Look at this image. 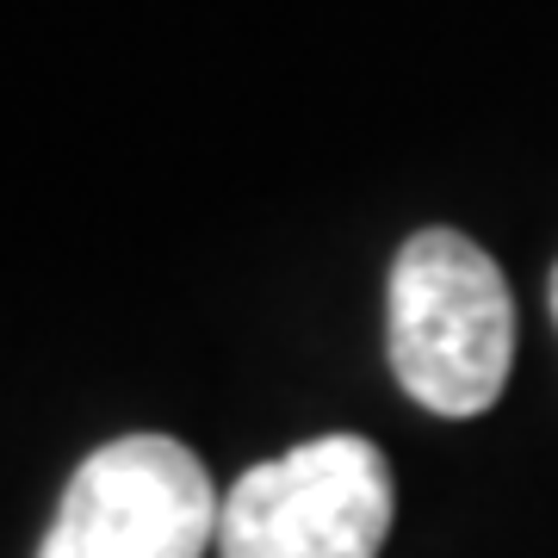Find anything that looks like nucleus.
I'll return each mask as SVG.
<instances>
[{"instance_id":"3","label":"nucleus","mask_w":558,"mask_h":558,"mask_svg":"<svg viewBox=\"0 0 558 558\" xmlns=\"http://www.w3.org/2000/svg\"><path fill=\"white\" fill-rule=\"evenodd\" d=\"M218 527L223 497L193 447L124 435L75 465L38 558H205Z\"/></svg>"},{"instance_id":"4","label":"nucleus","mask_w":558,"mask_h":558,"mask_svg":"<svg viewBox=\"0 0 558 558\" xmlns=\"http://www.w3.org/2000/svg\"><path fill=\"white\" fill-rule=\"evenodd\" d=\"M553 317H558V267H553Z\"/></svg>"},{"instance_id":"1","label":"nucleus","mask_w":558,"mask_h":558,"mask_svg":"<svg viewBox=\"0 0 558 558\" xmlns=\"http://www.w3.org/2000/svg\"><path fill=\"white\" fill-rule=\"evenodd\" d=\"M515 366L509 279L472 236L416 230L391 260V373L435 416H478Z\"/></svg>"},{"instance_id":"2","label":"nucleus","mask_w":558,"mask_h":558,"mask_svg":"<svg viewBox=\"0 0 558 558\" xmlns=\"http://www.w3.org/2000/svg\"><path fill=\"white\" fill-rule=\"evenodd\" d=\"M391 509L398 484L379 447L323 435L223 490L218 558H379Z\"/></svg>"}]
</instances>
